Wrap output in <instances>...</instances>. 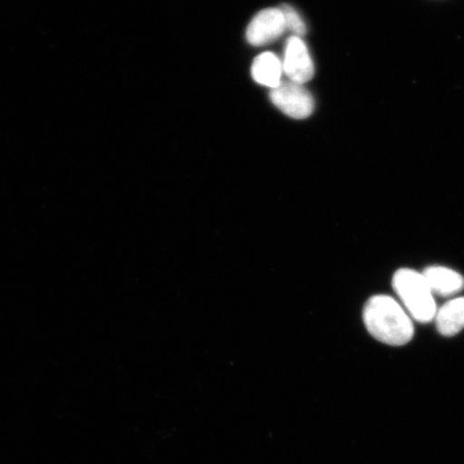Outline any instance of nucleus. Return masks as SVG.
Returning a JSON list of instances; mask_svg holds the SVG:
<instances>
[{
    "instance_id": "f257e3e1",
    "label": "nucleus",
    "mask_w": 464,
    "mask_h": 464,
    "mask_svg": "<svg viewBox=\"0 0 464 464\" xmlns=\"http://www.w3.org/2000/svg\"><path fill=\"white\" fill-rule=\"evenodd\" d=\"M368 332L382 343L401 346L413 338V322L396 300L390 295H374L363 310Z\"/></svg>"
},
{
    "instance_id": "f03ea898",
    "label": "nucleus",
    "mask_w": 464,
    "mask_h": 464,
    "mask_svg": "<svg viewBox=\"0 0 464 464\" xmlns=\"http://www.w3.org/2000/svg\"><path fill=\"white\" fill-rule=\"evenodd\" d=\"M392 286L417 322L432 321L438 310L425 276L415 270L400 269L393 276Z\"/></svg>"
},
{
    "instance_id": "7ed1b4c3",
    "label": "nucleus",
    "mask_w": 464,
    "mask_h": 464,
    "mask_svg": "<svg viewBox=\"0 0 464 464\" xmlns=\"http://www.w3.org/2000/svg\"><path fill=\"white\" fill-rule=\"evenodd\" d=\"M270 100L275 106L289 118L303 120L314 111V100L303 84L285 81L270 92Z\"/></svg>"
},
{
    "instance_id": "20e7f679",
    "label": "nucleus",
    "mask_w": 464,
    "mask_h": 464,
    "mask_svg": "<svg viewBox=\"0 0 464 464\" xmlns=\"http://www.w3.org/2000/svg\"><path fill=\"white\" fill-rule=\"evenodd\" d=\"M285 29V20L281 9H266L249 23L246 37L249 44L263 46L276 42Z\"/></svg>"
},
{
    "instance_id": "39448f33",
    "label": "nucleus",
    "mask_w": 464,
    "mask_h": 464,
    "mask_svg": "<svg viewBox=\"0 0 464 464\" xmlns=\"http://www.w3.org/2000/svg\"><path fill=\"white\" fill-rule=\"evenodd\" d=\"M283 72L293 82L304 84L314 75V63L305 44L299 37L288 39L284 56Z\"/></svg>"
},
{
    "instance_id": "423d86ee",
    "label": "nucleus",
    "mask_w": 464,
    "mask_h": 464,
    "mask_svg": "<svg viewBox=\"0 0 464 464\" xmlns=\"http://www.w3.org/2000/svg\"><path fill=\"white\" fill-rule=\"evenodd\" d=\"M431 292L449 297L464 288V278L458 272L444 266H429L422 274Z\"/></svg>"
},
{
    "instance_id": "0eeeda50",
    "label": "nucleus",
    "mask_w": 464,
    "mask_h": 464,
    "mask_svg": "<svg viewBox=\"0 0 464 464\" xmlns=\"http://www.w3.org/2000/svg\"><path fill=\"white\" fill-rule=\"evenodd\" d=\"M435 322L444 336L459 334L464 328V297L449 301L437 311Z\"/></svg>"
},
{
    "instance_id": "6e6552de",
    "label": "nucleus",
    "mask_w": 464,
    "mask_h": 464,
    "mask_svg": "<svg viewBox=\"0 0 464 464\" xmlns=\"http://www.w3.org/2000/svg\"><path fill=\"white\" fill-rule=\"evenodd\" d=\"M282 72L283 63L271 52H266V53L255 58L252 75L257 83L275 89L282 82Z\"/></svg>"
},
{
    "instance_id": "1a4fd4ad",
    "label": "nucleus",
    "mask_w": 464,
    "mask_h": 464,
    "mask_svg": "<svg viewBox=\"0 0 464 464\" xmlns=\"http://www.w3.org/2000/svg\"><path fill=\"white\" fill-rule=\"evenodd\" d=\"M280 9L284 15V20H285L286 28L297 34V36H303L306 33V26L304 20L297 14V11L288 5H283Z\"/></svg>"
}]
</instances>
